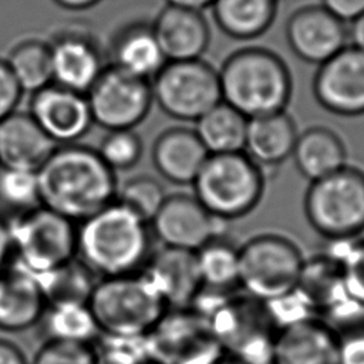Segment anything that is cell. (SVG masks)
<instances>
[{"label": "cell", "mask_w": 364, "mask_h": 364, "mask_svg": "<svg viewBox=\"0 0 364 364\" xmlns=\"http://www.w3.org/2000/svg\"><path fill=\"white\" fill-rule=\"evenodd\" d=\"M142 273L168 309L189 307L202 289L196 252L192 250L162 246L149 256Z\"/></svg>", "instance_id": "obj_18"}, {"label": "cell", "mask_w": 364, "mask_h": 364, "mask_svg": "<svg viewBox=\"0 0 364 364\" xmlns=\"http://www.w3.org/2000/svg\"><path fill=\"white\" fill-rule=\"evenodd\" d=\"M347 31L350 44L364 51V13L350 21V27H347Z\"/></svg>", "instance_id": "obj_43"}, {"label": "cell", "mask_w": 364, "mask_h": 364, "mask_svg": "<svg viewBox=\"0 0 364 364\" xmlns=\"http://www.w3.org/2000/svg\"><path fill=\"white\" fill-rule=\"evenodd\" d=\"M166 195L161 182L146 173H139L128 178L118 189L115 200L141 218L144 222H151Z\"/></svg>", "instance_id": "obj_33"}, {"label": "cell", "mask_w": 364, "mask_h": 364, "mask_svg": "<svg viewBox=\"0 0 364 364\" xmlns=\"http://www.w3.org/2000/svg\"><path fill=\"white\" fill-rule=\"evenodd\" d=\"M24 92H36L54 82L50 44L38 38L17 43L4 58Z\"/></svg>", "instance_id": "obj_31"}, {"label": "cell", "mask_w": 364, "mask_h": 364, "mask_svg": "<svg viewBox=\"0 0 364 364\" xmlns=\"http://www.w3.org/2000/svg\"><path fill=\"white\" fill-rule=\"evenodd\" d=\"M97 151L112 171H127L139 162L144 145L134 129H118L108 131Z\"/></svg>", "instance_id": "obj_36"}, {"label": "cell", "mask_w": 364, "mask_h": 364, "mask_svg": "<svg viewBox=\"0 0 364 364\" xmlns=\"http://www.w3.org/2000/svg\"><path fill=\"white\" fill-rule=\"evenodd\" d=\"M218 71L222 101L247 119L286 111L293 81L289 67L274 51L264 47L240 48Z\"/></svg>", "instance_id": "obj_3"}, {"label": "cell", "mask_w": 364, "mask_h": 364, "mask_svg": "<svg viewBox=\"0 0 364 364\" xmlns=\"http://www.w3.org/2000/svg\"><path fill=\"white\" fill-rule=\"evenodd\" d=\"M337 333L338 364H364V318Z\"/></svg>", "instance_id": "obj_38"}, {"label": "cell", "mask_w": 364, "mask_h": 364, "mask_svg": "<svg viewBox=\"0 0 364 364\" xmlns=\"http://www.w3.org/2000/svg\"><path fill=\"white\" fill-rule=\"evenodd\" d=\"M320 4L344 23H350L364 13V0H320Z\"/></svg>", "instance_id": "obj_40"}, {"label": "cell", "mask_w": 364, "mask_h": 364, "mask_svg": "<svg viewBox=\"0 0 364 364\" xmlns=\"http://www.w3.org/2000/svg\"><path fill=\"white\" fill-rule=\"evenodd\" d=\"M24 91L18 85L6 60L0 58V121L17 111Z\"/></svg>", "instance_id": "obj_39"}, {"label": "cell", "mask_w": 364, "mask_h": 364, "mask_svg": "<svg viewBox=\"0 0 364 364\" xmlns=\"http://www.w3.org/2000/svg\"><path fill=\"white\" fill-rule=\"evenodd\" d=\"M166 4H175L182 7H189L195 10H203L206 7H210L213 0H165Z\"/></svg>", "instance_id": "obj_45"}, {"label": "cell", "mask_w": 364, "mask_h": 364, "mask_svg": "<svg viewBox=\"0 0 364 364\" xmlns=\"http://www.w3.org/2000/svg\"><path fill=\"white\" fill-rule=\"evenodd\" d=\"M310 226L330 242L351 240L364 232V171L346 165L311 181L304 195Z\"/></svg>", "instance_id": "obj_6"}, {"label": "cell", "mask_w": 364, "mask_h": 364, "mask_svg": "<svg viewBox=\"0 0 364 364\" xmlns=\"http://www.w3.org/2000/svg\"><path fill=\"white\" fill-rule=\"evenodd\" d=\"M57 6L67 10H85L95 6L100 0H53Z\"/></svg>", "instance_id": "obj_44"}, {"label": "cell", "mask_w": 364, "mask_h": 364, "mask_svg": "<svg viewBox=\"0 0 364 364\" xmlns=\"http://www.w3.org/2000/svg\"><path fill=\"white\" fill-rule=\"evenodd\" d=\"M297 136L296 124L286 111L250 118L243 152L260 166L280 165L291 156Z\"/></svg>", "instance_id": "obj_25"}, {"label": "cell", "mask_w": 364, "mask_h": 364, "mask_svg": "<svg viewBox=\"0 0 364 364\" xmlns=\"http://www.w3.org/2000/svg\"><path fill=\"white\" fill-rule=\"evenodd\" d=\"M33 276L41 287L47 306L74 303L87 304L97 283L95 273L77 257L51 270Z\"/></svg>", "instance_id": "obj_28"}, {"label": "cell", "mask_w": 364, "mask_h": 364, "mask_svg": "<svg viewBox=\"0 0 364 364\" xmlns=\"http://www.w3.org/2000/svg\"><path fill=\"white\" fill-rule=\"evenodd\" d=\"M272 364H338L337 333L317 316L277 330Z\"/></svg>", "instance_id": "obj_17"}, {"label": "cell", "mask_w": 364, "mask_h": 364, "mask_svg": "<svg viewBox=\"0 0 364 364\" xmlns=\"http://www.w3.org/2000/svg\"><path fill=\"white\" fill-rule=\"evenodd\" d=\"M334 242L338 246L328 253L340 263L346 296L364 307V239Z\"/></svg>", "instance_id": "obj_35"}, {"label": "cell", "mask_w": 364, "mask_h": 364, "mask_svg": "<svg viewBox=\"0 0 364 364\" xmlns=\"http://www.w3.org/2000/svg\"><path fill=\"white\" fill-rule=\"evenodd\" d=\"M156 105L179 121H198L222 101L219 71L203 58L166 61L152 77Z\"/></svg>", "instance_id": "obj_9"}, {"label": "cell", "mask_w": 364, "mask_h": 364, "mask_svg": "<svg viewBox=\"0 0 364 364\" xmlns=\"http://www.w3.org/2000/svg\"><path fill=\"white\" fill-rule=\"evenodd\" d=\"M28 107V114L57 145L75 144L94 124L87 95L55 82L33 92Z\"/></svg>", "instance_id": "obj_15"}, {"label": "cell", "mask_w": 364, "mask_h": 364, "mask_svg": "<svg viewBox=\"0 0 364 364\" xmlns=\"http://www.w3.org/2000/svg\"><path fill=\"white\" fill-rule=\"evenodd\" d=\"M146 222L114 200L77 229V255L102 277L138 273L149 259Z\"/></svg>", "instance_id": "obj_2"}, {"label": "cell", "mask_w": 364, "mask_h": 364, "mask_svg": "<svg viewBox=\"0 0 364 364\" xmlns=\"http://www.w3.org/2000/svg\"><path fill=\"white\" fill-rule=\"evenodd\" d=\"M88 306L101 334L127 337L145 336L168 310L142 272L101 277Z\"/></svg>", "instance_id": "obj_4"}, {"label": "cell", "mask_w": 364, "mask_h": 364, "mask_svg": "<svg viewBox=\"0 0 364 364\" xmlns=\"http://www.w3.org/2000/svg\"><path fill=\"white\" fill-rule=\"evenodd\" d=\"M314 316L324 318L350 299L346 296L338 260L328 252L304 259L294 290Z\"/></svg>", "instance_id": "obj_24"}, {"label": "cell", "mask_w": 364, "mask_h": 364, "mask_svg": "<svg viewBox=\"0 0 364 364\" xmlns=\"http://www.w3.org/2000/svg\"><path fill=\"white\" fill-rule=\"evenodd\" d=\"M152 164L158 173L176 185L192 183L209 156L195 129L171 127L152 144Z\"/></svg>", "instance_id": "obj_21"}, {"label": "cell", "mask_w": 364, "mask_h": 364, "mask_svg": "<svg viewBox=\"0 0 364 364\" xmlns=\"http://www.w3.org/2000/svg\"><path fill=\"white\" fill-rule=\"evenodd\" d=\"M11 252L17 266L40 274L77 256V228L44 205L17 213L9 220Z\"/></svg>", "instance_id": "obj_8"}, {"label": "cell", "mask_w": 364, "mask_h": 364, "mask_svg": "<svg viewBox=\"0 0 364 364\" xmlns=\"http://www.w3.org/2000/svg\"><path fill=\"white\" fill-rule=\"evenodd\" d=\"M291 158L297 171L310 182L347 165L343 139L326 127H311L299 134Z\"/></svg>", "instance_id": "obj_26"}, {"label": "cell", "mask_w": 364, "mask_h": 364, "mask_svg": "<svg viewBox=\"0 0 364 364\" xmlns=\"http://www.w3.org/2000/svg\"><path fill=\"white\" fill-rule=\"evenodd\" d=\"M57 146L28 111L0 121V166L37 172Z\"/></svg>", "instance_id": "obj_20"}, {"label": "cell", "mask_w": 364, "mask_h": 364, "mask_svg": "<svg viewBox=\"0 0 364 364\" xmlns=\"http://www.w3.org/2000/svg\"><path fill=\"white\" fill-rule=\"evenodd\" d=\"M85 95L92 122L107 131L134 129L145 121L154 102L149 80L111 64L104 67Z\"/></svg>", "instance_id": "obj_11"}, {"label": "cell", "mask_w": 364, "mask_h": 364, "mask_svg": "<svg viewBox=\"0 0 364 364\" xmlns=\"http://www.w3.org/2000/svg\"><path fill=\"white\" fill-rule=\"evenodd\" d=\"M280 0H213L216 26L236 40H253L273 24Z\"/></svg>", "instance_id": "obj_27"}, {"label": "cell", "mask_w": 364, "mask_h": 364, "mask_svg": "<svg viewBox=\"0 0 364 364\" xmlns=\"http://www.w3.org/2000/svg\"><path fill=\"white\" fill-rule=\"evenodd\" d=\"M111 65L149 80L166 63L152 24L134 21L121 27L109 44Z\"/></svg>", "instance_id": "obj_23"}, {"label": "cell", "mask_w": 364, "mask_h": 364, "mask_svg": "<svg viewBox=\"0 0 364 364\" xmlns=\"http://www.w3.org/2000/svg\"><path fill=\"white\" fill-rule=\"evenodd\" d=\"M284 31L290 50L310 64H323L348 44L346 23L321 4L294 10Z\"/></svg>", "instance_id": "obj_14"}, {"label": "cell", "mask_w": 364, "mask_h": 364, "mask_svg": "<svg viewBox=\"0 0 364 364\" xmlns=\"http://www.w3.org/2000/svg\"><path fill=\"white\" fill-rule=\"evenodd\" d=\"M192 185L196 199L226 222L250 213L264 193L262 166L243 151L209 155Z\"/></svg>", "instance_id": "obj_5"}, {"label": "cell", "mask_w": 364, "mask_h": 364, "mask_svg": "<svg viewBox=\"0 0 364 364\" xmlns=\"http://www.w3.org/2000/svg\"><path fill=\"white\" fill-rule=\"evenodd\" d=\"M164 246L196 252L213 237L222 236V220L213 216L195 195L178 192L166 195L151 220Z\"/></svg>", "instance_id": "obj_13"}, {"label": "cell", "mask_w": 364, "mask_h": 364, "mask_svg": "<svg viewBox=\"0 0 364 364\" xmlns=\"http://www.w3.org/2000/svg\"><path fill=\"white\" fill-rule=\"evenodd\" d=\"M47 301L37 279L20 266L0 272V330L16 333L37 324Z\"/></svg>", "instance_id": "obj_22"}, {"label": "cell", "mask_w": 364, "mask_h": 364, "mask_svg": "<svg viewBox=\"0 0 364 364\" xmlns=\"http://www.w3.org/2000/svg\"><path fill=\"white\" fill-rule=\"evenodd\" d=\"M40 205L37 172L0 166V206L17 215Z\"/></svg>", "instance_id": "obj_34"}, {"label": "cell", "mask_w": 364, "mask_h": 364, "mask_svg": "<svg viewBox=\"0 0 364 364\" xmlns=\"http://www.w3.org/2000/svg\"><path fill=\"white\" fill-rule=\"evenodd\" d=\"M304 256L289 237L260 233L239 246V283L245 293L262 303L291 294L299 283Z\"/></svg>", "instance_id": "obj_7"}, {"label": "cell", "mask_w": 364, "mask_h": 364, "mask_svg": "<svg viewBox=\"0 0 364 364\" xmlns=\"http://www.w3.org/2000/svg\"><path fill=\"white\" fill-rule=\"evenodd\" d=\"M10 253H11V236H10L9 220H6L0 215V272L3 270V266L6 264Z\"/></svg>", "instance_id": "obj_42"}, {"label": "cell", "mask_w": 364, "mask_h": 364, "mask_svg": "<svg viewBox=\"0 0 364 364\" xmlns=\"http://www.w3.org/2000/svg\"><path fill=\"white\" fill-rule=\"evenodd\" d=\"M43 318L48 340L91 344L101 334L88 303L47 306Z\"/></svg>", "instance_id": "obj_32"}, {"label": "cell", "mask_w": 364, "mask_h": 364, "mask_svg": "<svg viewBox=\"0 0 364 364\" xmlns=\"http://www.w3.org/2000/svg\"><path fill=\"white\" fill-rule=\"evenodd\" d=\"M313 94L326 111L341 117L364 114V51L347 44L318 65Z\"/></svg>", "instance_id": "obj_12"}, {"label": "cell", "mask_w": 364, "mask_h": 364, "mask_svg": "<svg viewBox=\"0 0 364 364\" xmlns=\"http://www.w3.org/2000/svg\"><path fill=\"white\" fill-rule=\"evenodd\" d=\"M166 61L202 58L210 28L202 10L165 4L151 23Z\"/></svg>", "instance_id": "obj_19"}, {"label": "cell", "mask_w": 364, "mask_h": 364, "mask_svg": "<svg viewBox=\"0 0 364 364\" xmlns=\"http://www.w3.org/2000/svg\"><path fill=\"white\" fill-rule=\"evenodd\" d=\"M0 364H30L21 351L14 343L0 337Z\"/></svg>", "instance_id": "obj_41"}, {"label": "cell", "mask_w": 364, "mask_h": 364, "mask_svg": "<svg viewBox=\"0 0 364 364\" xmlns=\"http://www.w3.org/2000/svg\"><path fill=\"white\" fill-rule=\"evenodd\" d=\"M41 205L82 222L115 200L118 183L97 149L80 144L58 145L37 171Z\"/></svg>", "instance_id": "obj_1"}, {"label": "cell", "mask_w": 364, "mask_h": 364, "mask_svg": "<svg viewBox=\"0 0 364 364\" xmlns=\"http://www.w3.org/2000/svg\"><path fill=\"white\" fill-rule=\"evenodd\" d=\"M247 118L220 101L196 121L195 132L212 154H230L245 149Z\"/></svg>", "instance_id": "obj_29"}, {"label": "cell", "mask_w": 364, "mask_h": 364, "mask_svg": "<svg viewBox=\"0 0 364 364\" xmlns=\"http://www.w3.org/2000/svg\"><path fill=\"white\" fill-rule=\"evenodd\" d=\"M30 364H98L91 344L48 340L36 353Z\"/></svg>", "instance_id": "obj_37"}, {"label": "cell", "mask_w": 364, "mask_h": 364, "mask_svg": "<svg viewBox=\"0 0 364 364\" xmlns=\"http://www.w3.org/2000/svg\"><path fill=\"white\" fill-rule=\"evenodd\" d=\"M145 341L151 364H212L225 353L208 318L192 307L168 309Z\"/></svg>", "instance_id": "obj_10"}, {"label": "cell", "mask_w": 364, "mask_h": 364, "mask_svg": "<svg viewBox=\"0 0 364 364\" xmlns=\"http://www.w3.org/2000/svg\"><path fill=\"white\" fill-rule=\"evenodd\" d=\"M54 82L87 94L105 64L97 40L84 30H63L51 40Z\"/></svg>", "instance_id": "obj_16"}, {"label": "cell", "mask_w": 364, "mask_h": 364, "mask_svg": "<svg viewBox=\"0 0 364 364\" xmlns=\"http://www.w3.org/2000/svg\"><path fill=\"white\" fill-rule=\"evenodd\" d=\"M212 364H247L246 361H243L242 358L236 357V355H232L229 353H223L215 363Z\"/></svg>", "instance_id": "obj_46"}, {"label": "cell", "mask_w": 364, "mask_h": 364, "mask_svg": "<svg viewBox=\"0 0 364 364\" xmlns=\"http://www.w3.org/2000/svg\"><path fill=\"white\" fill-rule=\"evenodd\" d=\"M202 286L219 293H236L239 283V246L223 236L196 250Z\"/></svg>", "instance_id": "obj_30"}]
</instances>
